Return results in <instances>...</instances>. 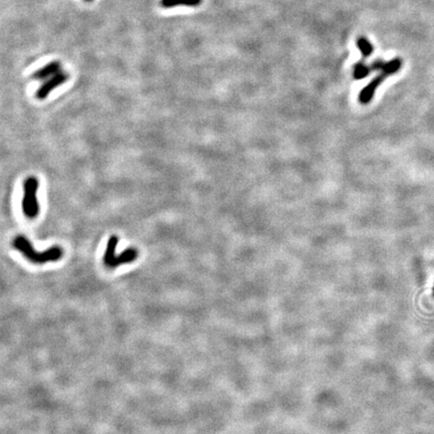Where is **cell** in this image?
<instances>
[{
	"label": "cell",
	"mask_w": 434,
	"mask_h": 434,
	"mask_svg": "<svg viewBox=\"0 0 434 434\" xmlns=\"http://www.w3.org/2000/svg\"><path fill=\"white\" fill-rule=\"evenodd\" d=\"M12 247L20 251L27 260L35 265H44L46 262L58 261L64 255V251L61 247L54 245L43 252L36 251L29 239L23 235H17L12 240Z\"/></svg>",
	"instance_id": "cell-1"
},
{
	"label": "cell",
	"mask_w": 434,
	"mask_h": 434,
	"mask_svg": "<svg viewBox=\"0 0 434 434\" xmlns=\"http://www.w3.org/2000/svg\"><path fill=\"white\" fill-rule=\"evenodd\" d=\"M40 182L34 176L27 177L23 182V196L22 201V208L23 214L29 218L34 219L40 214V204L37 201V189Z\"/></svg>",
	"instance_id": "cell-2"
},
{
	"label": "cell",
	"mask_w": 434,
	"mask_h": 434,
	"mask_svg": "<svg viewBox=\"0 0 434 434\" xmlns=\"http://www.w3.org/2000/svg\"><path fill=\"white\" fill-rule=\"evenodd\" d=\"M69 79V74L65 71H60L56 74L52 75L47 81H46L35 92V97L37 100H46L49 93L61 85L65 84Z\"/></svg>",
	"instance_id": "cell-3"
},
{
	"label": "cell",
	"mask_w": 434,
	"mask_h": 434,
	"mask_svg": "<svg viewBox=\"0 0 434 434\" xmlns=\"http://www.w3.org/2000/svg\"><path fill=\"white\" fill-rule=\"evenodd\" d=\"M390 77V75L381 70V73L377 75L376 78H374L359 93V102L363 105H366L368 103H370L375 95L376 90L378 89V87L386 80V78Z\"/></svg>",
	"instance_id": "cell-4"
},
{
	"label": "cell",
	"mask_w": 434,
	"mask_h": 434,
	"mask_svg": "<svg viewBox=\"0 0 434 434\" xmlns=\"http://www.w3.org/2000/svg\"><path fill=\"white\" fill-rule=\"evenodd\" d=\"M61 69H62V64L60 62H58V61L50 62L47 65H46L45 67H43L42 69L35 70L33 72V74L31 75V78L34 80H39V81H43L45 79H49L52 77V75L60 72Z\"/></svg>",
	"instance_id": "cell-5"
},
{
	"label": "cell",
	"mask_w": 434,
	"mask_h": 434,
	"mask_svg": "<svg viewBox=\"0 0 434 434\" xmlns=\"http://www.w3.org/2000/svg\"><path fill=\"white\" fill-rule=\"evenodd\" d=\"M138 254H139V252L135 248H128L124 251H122L120 254H118L114 257V259L112 260L109 268L115 269V268H118L122 265H125V263L133 262L137 259Z\"/></svg>",
	"instance_id": "cell-6"
},
{
	"label": "cell",
	"mask_w": 434,
	"mask_h": 434,
	"mask_svg": "<svg viewBox=\"0 0 434 434\" xmlns=\"http://www.w3.org/2000/svg\"><path fill=\"white\" fill-rule=\"evenodd\" d=\"M119 242V238L117 235H112L107 243V247L104 252V256H103V261L105 263L106 267H110L112 260L114 259V257L116 256V250H117V245Z\"/></svg>",
	"instance_id": "cell-7"
},
{
	"label": "cell",
	"mask_w": 434,
	"mask_h": 434,
	"mask_svg": "<svg viewBox=\"0 0 434 434\" xmlns=\"http://www.w3.org/2000/svg\"><path fill=\"white\" fill-rule=\"evenodd\" d=\"M202 2V0H161V6L164 8H172L179 5L185 6H198Z\"/></svg>",
	"instance_id": "cell-8"
},
{
	"label": "cell",
	"mask_w": 434,
	"mask_h": 434,
	"mask_svg": "<svg viewBox=\"0 0 434 434\" xmlns=\"http://www.w3.org/2000/svg\"><path fill=\"white\" fill-rule=\"evenodd\" d=\"M373 71L371 65H366L363 61L357 63L354 68V78L356 80H362Z\"/></svg>",
	"instance_id": "cell-9"
},
{
	"label": "cell",
	"mask_w": 434,
	"mask_h": 434,
	"mask_svg": "<svg viewBox=\"0 0 434 434\" xmlns=\"http://www.w3.org/2000/svg\"><path fill=\"white\" fill-rule=\"evenodd\" d=\"M357 46H358V48H359V50L361 51L362 56H363L364 59L369 58V56L373 53V50H374V47H373L372 44L364 36H361V37H359V39H358Z\"/></svg>",
	"instance_id": "cell-10"
},
{
	"label": "cell",
	"mask_w": 434,
	"mask_h": 434,
	"mask_svg": "<svg viewBox=\"0 0 434 434\" xmlns=\"http://www.w3.org/2000/svg\"><path fill=\"white\" fill-rule=\"evenodd\" d=\"M86 1H91V0H86Z\"/></svg>",
	"instance_id": "cell-11"
},
{
	"label": "cell",
	"mask_w": 434,
	"mask_h": 434,
	"mask_svg": "<svg viewBox=\"0 0 434 434\" xmlns=\"http://www.w3.org/2000/svg\"><path fill=\"white\" fill-rule=\"evenodd\" d=\"M433 294H434V288H433Z\"/></svg>",
	"instance_id": "cell-12"
}]
</instances>
